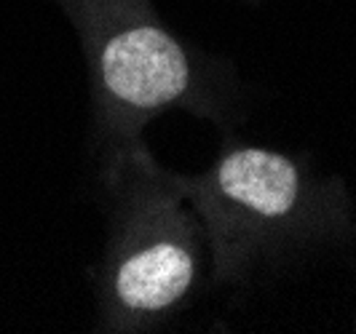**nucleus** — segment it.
I'll list each match as a JSON object with an SVG mask.
<instances>
[{
    "mask_svg": "<svg viewBox=\"0 0 356 334\" xmlns=\"http://www.w3.org/2000/svg\"><path fill=\"white\" fill-rule=\"evenodd\" d=\"M107 247L91 270L97 326L137 329L182 305L198 278V235L182 179L161 176L140 147L99 166Z\"/></svg>",
    "mask_w": 356,
    "mask_h": 334,
    "instance_id": "obj_1",
    "label": "nucleus"
},
{
    "mask_svg": "<svg viewBox=\"0 0 356 334\" xmlns=\"http://www.w3.org/2000/svg\"><path fill=\"white\" fill-rule=\"evenodd\" d=\"M54 3L70 19L89 65L94 142L102 163L131 150V131L166 107L212 110V102L196 91L191 53L147 14L143 0Z\"/></svg>",
    "mask_w": 356,
    "mask_h": 334,
    "instance_id": "obj_2",
    "label": "nucleus"
}]
</instances>
